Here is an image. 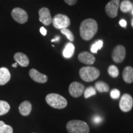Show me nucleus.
I'll return each mask as SVG.
<instances>
[{
	"instance_id": "f257e3e1",
	"label": "nucleus",
	"mask_w": 133,
	"mask_h": 133,
	"mask_svg": "<svg viewBox=\"0 0 133 133\" xmlns=\"http://www.w3.org/2000/svg\"><path fill=\"white\" fill-rule=\"evenodd\" d=\"M98 30L97 22L92 19L83 21L79 26V33L82 39L89 41L94 37Z\"/></svg>"
},
{
	"instance_id": "f03ea898",
	"label": "nucleus",
	"mask_w": 133,
	"mask_h": 133,
	"mask_svg": "<svg viewBox=\"0 0 133 133\" xmlns=\"http://www.w3.org/2000/svg\"><path fill=\"white\" fill-rule=\"evenodd\" d=\"M47 104L56 109H62L67 105V101L63 96L56 93H51L46 97Z\"/></svg>"
},
{
	"instance_id": "7ed1b4c3",
	"label": "nucleus",
	"mask_w": 133,
	"mask_h": 133,
	"mask_svg": "<svg viewBox=\"0 0 133 133\" xmlns=\"http://www.w3.org/2000/svg\"><path fill=\"white\" fill-rule=\"evenodd\" d=\"M100 75V71L94 66H83L79 70V76L83 81L91 82L94 81Z\"/></svg>"
},
{
	"instance_id": "20e7f679",
	"label": "nucleus",
	"mask_w": 133,
	"mask_h": 133,
	"mask_svg": "<svg viewBox=\"0 0 133 133\" xmlns=\"http://www.w3.org/2000/svg\"><path fill=\"white\" fill-rule=\"evenodd\" d=\"M66 129L69 133H89V127L84 121L71 120L66 124Z\"/></svg>"
},
{
	"instance_id": "39448f33",
	"label": "nucleus",
	"mask_w": 133,
	"mask_h": 133,
	"mask_svg": "<svg viewBox=\"0 0 133 133\" xmlns=\"http://www.w3.org/2000/svg\"><path fill=\"white\" fill-rule=\"evenodd\" d=\"M53 26L57 29H62L67 28L70 25V20L65 15L57 14L52 19Z\"/></svg>"
},
{
	"instance_id": "423d86ee",
	"label": "nucleus",
	"mask_w": 133,
	"mask_h": 133,
	"mask_svg": "<svg viewBox=\"0 0 133 133\" xmlns=\"http://www.w3.org/2000/svg\"><path fill=\"white\" fill-rule=\"evenodd\" d=\"M11 16L15 21L21 24H24L28 21V14L25 10L20 8H16L12 9Z\"/></svg>"
},
{
	"instance_id": "0eeeda50",
	"label": "nucleus",
	"mask_w": 133,
	"mask_h": 133,
	"mask_svg": "<svg viewBox=\"0 0 133 133\" xmlns=\"http://www.w3.org/2000/svg\"><path fill=\"white\" fill-rule=\"evenodd\" d=\"M119 1L120 0H112L105 6V9L106 14L109 17L115 18L117 16L119 7Z\"/></svg>"
},
{
	"instance_id": "6e6552de",
	"label": "nucleus",
	"mask_w": 133,
	"mask_h": 133,
	"mask_svg": "<svg viewBox=\"0 0 133 133\" xmlns=\"http://www.w3.org/2000/svg\"><path fill=\"white\" fill-rule=\"evenodd\" d=\"M133 105V100L131 95L128 94H124L122 96L119 103V109L124 112L130 111Z\"/></svg>"
},
{
	"instance_id": "1a4fd4ad",
	"label": "nucleus",
	"mask_w": 133,
	"mask_h": 133,
	"mask_svg": "<svg viewBox=\"0 0 133 133\" xmlns=\"http://www.w3.org/2000/svg\"><path fill=\"white\" fill-rule=\"evenodd\" d=\"M84 86L79 82H73L69 86V93L74 97H78L84 93Z\"/></svg>"
},
{
	"instance_id": "9d476101",
	"label": "nucleus",
	"mask_w": 133,
	"mask_h": 133,
	"mask_svg": "<svg viewBox=\"0 0 133 133\" xmlns=\"http://www.w3.org/2000/svg\"><path fill=\"white\" fill-rule=\"evenodd\" d=\"M126 56L125 48L122 45L116 46L112 52L113 61L116 63H121L123 61Z\"/></svg>"
},
{
	"instance_id": "9b49d317",
	"label": "nucleus",
	"mask_w": 133,
	"mask_h": 133,
	"mask_svg": "<svg viewBox=\"0 0 133 133\" xmlns=\"http://www.w3.org/2000/svg\"><path fill=\"white\" fill-rule=\"evenodd\" d=\"M39 20L45 25H49L52 23V18L51 17L49 10L47 8H42L39 10Z\"/></svg>"
},
{
	"instance_id": "f8f14e48",
	"label": "nucleus",
	"mask_w": 133,
	"mask_h": 133,
	"mask_svg": "<svg viewBox=\"0 0 133 133\" xmlns=\"http://www.w3.org/2000/svg\"><path fill=\"white\" fill-rule=\"evenodd\" d=\"M29 75L31 78L36 83H45L48 81V76L46 75L41 74L35 69H31L30 70Z\"/></svg>"
},
{
	"instance_id": "ddd939ff",
	"label": "nucleus",
	"mask_w": 133,
	"mask_h": 133,
	"mask_svg": "<svg viewBox=\"0 0 133 133\" xmlns=\"http://www.w3.org/2000/svg\"><path fill=\"white\" fill-rule=\"evenodd\" d=\"M78 60L81 62L87 65H92L95 62L96 58L88 52H82L78 55Z\"/></svg>"
},
{
	"instance_id": "4468645a",
	"label": "nucleus",
	"mask_w": 133,
	"mask_h": 133,
	"mask_svg": "<svg viewBox=\"0 0 133 133\" xmlns=\"http://www.w3.org/2000/svg\"><path fill=\"white\" fill-rule=\"evenodd\" d=\"M14 59L21 66L25 67L29 64V59L25 54L22 52H17L14 54Z\"/></svg>"
},
{
	"instance_id": "2eb2a0df",
	"label": "nucleus",
	"mask_w": 133,
	"mask_h": 133,
	"mask_svg": "<svg viewBox=\"0 0 133 133\" xmlns=\"http://www.w3.org/2000/svg\"><path fill=\"white\" fill-rule=\"evenodd\" d=\"M11 79V74L6 67L0 68V85H4Z\"/></svg>"
},
{
	"instance_id": "dca6fc26",
	"label": "nucleus",
	"mask_w": 133,
	"mask_h": 133,
	"mask_svg": "<svg viewBox=\"0 0 133 133\" xmlns=\"http://www.w3.org/2000/svg\"><path fill=\"white\" fill-rule=\"evenodd\" d=\"M32 106L29 101H25L22 102L19 107L20 114L23 116H27L31 113Z\"/></svg>"
},
{
	"instance_id": "f3484780",
	"label": "nucleus",
	"mask_w": 133,
	"mask_h": 133,
	"mask_svg": "<svg viewBox=\"0 0 133 133\" xmlns=\"http://www.w3.org/2000/svg\"><path fill=\"white\" fill-rule=\"evenodd\" d=\"M123 78L126 83L133 82V68L128 66L124 68L123 71Z\"/></svg>"
},
{
	"instance_id": "a211bd4d",
	"label": "nucleus",
	"mask_w": 133,
	"mask_h": 133,
	"mask_svg": "<svg viewBox=\"0 0 133 133\" xmlns=\"http://www.w3.org/2000/svg\"><path fill=\"white\" fill-rule=\"evenodd\" d=\"M75 46L73 43H68L63 50V56L66 59H70L74 56L75 52Z\"/></svg>"
},
{
	"instance_id": "6ab92c4d",
	"label": "nucleus",
	"mask_w": 133,
	"mask_h": 133,
	"mask_svg": "<svg viewBox=\"0 0 133 133\" xmlns=\"http://www.w3.org/2000/svg\"><path fill=\"white\" fill-rule=\"evenodd\" d=\"M95 89L100 92H107L109 91V86L104 81H97L95 83Z\"/></svg>"
},
{
	"instance_id": "aec40b11",
	"label": "nucleus",
	"mask_w": 133,
	"mask_h": 133,
	"mask_svg": "<svg viewBox=\"0 0 133 133\" xmlns=\"http://www.w3.org/2000/svg\"><path fill=\"white\" fill-rule=\"evenodd\" d=\"M119 4V8L123 12H128L132 9V4L129 0H124Z\"/></svg>"
},
{
	"instance_id": "412c9836",
	"label": "nucleus",
	"mask_w": 133,
	"mask_h": 133,
	"mask_svg": "<svg viewBox=\"0 0 133 133\" xmlns=\"http://www.w3.org/2000/svg\"><path fill=\"white\" fill-rule=\"evenodd\" d=\"M10 110V105L6 101H0V115L6 114Z\"/></svg>"
},
{
	"instance_id": "4be33fe9",
	"label": "nucleus",
	"mask_w": 133,
	"mask_h": 133,
	"mask_svg": "<svg viewBox=\"0 0 133 133\" xmlns=\"http://www.w3.org/2000/svg\"><path fill=\"white\" fill-rule=\"evenodd\" d=\"M13 129L11 126L6 124L3 121H0V133H12Z\"/></svg>"
},
{
	"instance_id": "5701e85b",
	"label": "nucleus",
	"mask_w": 133,
	"mask_h": 133,
	"mask_svg": "<svg viewBox=\"0 0 133 133\" xmlns=\"http://www.w3.org/2000/svg\"><path fill=\"white\" fill-rule=\"evenodd\" d=\"M96 94V89L95 88L92 87V86H90L84 89V96L86 99L91 97V96H94Z\"/></svg>"
},
{
	"instance_id": "b1692460",
	"label": "nucleus",
	"mask_w": 133,
	"mask_h": 133,
	"mask_svg": "<svg viewBox=\"0 0 133 133\" xmlns=\"http://www.w3.org/2000/svg\"><path fill=\"white\" fill-rule=\"evenodd\" d=\"M103 46V41L102 40H98L96 41L94 44L91 46V51L92 53H96L97 52L98 50L101 49Z\"/></svg>"
},
{
	"instance_id": "393cba45",
	"label": "nucleus",
	"mask_w": 133,
	"mask_h": 133,
	"mask_svg": "<svg viewBox=\"0 0 133 133\" xmlns=\"http://www.w3.org/2000/svg\"><path fill=\"white\" fill-rule=\"evenodd\" d=\"M109 74L113 78H116L119 75V70L115 65H110L108 69Z\"/></svg>"
},
{
	"instance_id": "a878e982",
	"label": "nucleus",
	"mask_w": 133,
	"mask_h": 133,
	"mask_svg": "<svg viewBox=\"0 0 133 133\" xmlns=\"http://www.w3.org/2000/svg\"><path fill=\"white\" fill-rule=\"evenodd\" d=\"M61 33L62 34H64V35H65L67 38L68 39H69L70 41H74V36L73 35V33L69 29H68L67 28H65V29H61Z\"/></svg>"
},
{
	"instance_id": "bb28decb",
	"label": "nucleus",
	"mask_w": 133,
	"mask_h": 133,
	"mask_svg": "<svg viewBox=\"0 0 133 133\" xmlns=\"http://www.w3.org/2000/svg\"><path fill=\"white\" fill-rule=\"evenodd\" d=\"M110 96L112 99H117L120 96V92L118 89H114L110 91Z\"/></svg>"
},
{
	"instance_id": "cd10ccee",
	"label": "nucleus",
	"mask_w": 133,
	"mask_h": 133,
	"mask_svg": "<svg viewBox=\"0 0 133 133\" xmlns=\"http://www.w3.org/2000/svg\"><path fill=\"white\" fill-rule=\"evenodd\" d=\"M92 121L94 124H100L102 121V118L101 116L99 115H95L93 117Z\"/></svg>"
},
{
	"instance_id": "c85d7f7f",
	"label": "nucleus",
	"mask_w": 133,
	"mask_h": 133,
	"mask_svg": "<svg viewBox=\"0 0 133 133\" xmlns=\"http://www.w3.org/2000/svg\"><path fill=\"white\" fill-rule=\"evenodd\" d=\"M64 1L70 6H72V5L76 4L77 2V0H64Z\"/></svg>"
},
{
	"instance_id": "c756f323",
	"label": "nucleus",
	"mask_w": 133,
	"mask_h": 133,
	"mask_svg": "<svg viewBox=\"0 0 133 133\" xmlns=\"http://www.w3.org/2000/svg\"><path fill=\"white\" fill-rule=\"evenodd\" d=\"M39 31H40V33L43 35V36H46V34H47V30H46V29L44 27H43V26L40 28Z\"/></svg>"
},
{
	"instance_id": "7c9ffc66",
	"label": "nucleus",
	"mask_w": 133,
	"mask_h": 133,
	"mask_svg": "<svg viewBox=\"0 0 133 133\" xmlns=\"http://www.w3.org/2000/svg\"><path fill=\"white\" fill-rule=\"evenodd\" d=\"M119 24L121 26H122V27H126V25H127V22H126V21H125V20L122 19L119 21Z\"/></svg>"
},
{
	"instance_id": "2f4dec72",
	"label": "nucleus",
	"mask_w": 133,
	"mask_h": 133,
	"mask_svg": "<svg viewBox=\"0 0 133 133\" xmlns=\"http://www.w3.org/2000/svg\"><path fill=\"white\" fill-rule=\"evenodd\" d=\"M60 39H61L60 36H56V37H55L54 39H52V40H51V42H54V41H58Z\"/></svg>"
},
{
	"instance_id": "473e14b6",
	"label": "nucleus",
	"mask_w": 133,
	"mask_h": 133,
	"mask_svg": "<svg viewBox=\"0 0 133 133\" xmlns=\"http://www.w3.org/2000/svg\"><path fill=\"white\" fill-rule=\"evenodd\" d=\"M17 65H18V64H17V62H15L14 64H13L12 65V67H17Z\"/></svg>"
},
{
	"instance_id": "72a5a7b5",
	"label": "nucleus",
	"mask_w": 133,
	"mask_h": 133,
	"mask_svg": "<svg viewBox=\"0 0 133 133\" xmlns=\"http://www.w3.org/2000/svg\"><path fill=\"white\" fill-rule=\"evenodd\" d=\"M131 12H132V14L133 15V4H132V9H131Z\"/></svg>"
},
{
	"instance_id": "f704fd0d",
	"label": "nucleus",
	"mask_w": 133,
	"mask_h": 133,
	"mask_svg": "<svg viewBox=\"0 0 133 133\" xmlns=\"http://www.w3.org/2000/svg\"><path fill=\"white\" fill-rule=\"evenodd\" d=\"M131 25H132V26L133 27V19L132 20V21H131Z\"/></svg>"
}]
</instances>
